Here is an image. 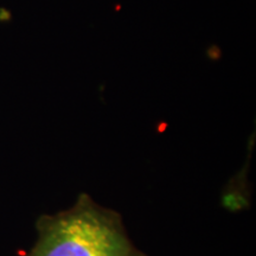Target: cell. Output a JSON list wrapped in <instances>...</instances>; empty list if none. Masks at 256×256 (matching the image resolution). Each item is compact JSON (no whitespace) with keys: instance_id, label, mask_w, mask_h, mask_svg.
<instances>
[{"instance_id":"obj_1","label":"cell","mask_w":256,"mask_h":256,"mask_svg":"<svg viewBox=\"0 0 256 256\" xmlns=\"http://www.w3.org/2000/svg\"><path fill=\"white\" fill-rule=\"evenodd\" d=\"M36 230V242L25 256H145L120 216L84 194L69 209L40 216Z\"/></svg>"},{"instance_id":"obj_2","label":"cell","mask_w":256,"mask_h":256,"mask_svg":"<svg viewBox=\"0 0 256 256\" xmlns=\"http://www.w3.org/2000/svg\"><path fill=\"white\" fill-rule=\"evenodd\" d=\"M206 57L211 62H218L223 58V50L217 44H210L206 49Z\"/></svg>"},{"instance_id":"obj_3","label":"cell","mask_w":256,"mask_h":256,"mask_svg":"<svg viewBox=\"0 0 256 256\" xmlns=\"http://www.w3.org/2000/svg\"><path fill=\"white\" fill-rule=\"evenodd\" d=\"M120 8H121V6H120V5H118V6H116V8H115V10H116V11H120Z\"/></svg>"}]
</instances>
